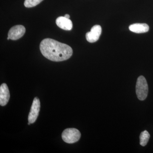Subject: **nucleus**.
<instances>
[{"instance_id": "f257e3e1", "label": "nucleus", "mask_w": 153, "mask_h": 153, "mask_svg": "<svg viewBox=\"0 0 153 153\" xmlns=\"http://www.w3.org/2000/svg\"><path fill=\"white\" fill-rule=\"evenodd\" d=\"M40 49L44 57L55 62L68 60L73 54L70 46L51 38H46L41 41Z\"/></svg>"}, {"instance_id": "f03ea898", "label": "nucleus", "mask_w": 153, "mask_h": 153, "mask_svg": "<svg viewBox=\"0 0 153 153\" xmlns=\"http://www.w3.org/2000/svg\"><path fill=\"white\" fill-rule=\"evenodd\" d=\"M149 91L147 82L144 76H140L137 79L136 92L137 98L140 100L146 98Z\"/></svg>"}, {"instance_id": "7ed1b4c3", "label": "nucleus", "mask_w": 153, "mask_h": 153, "mask_svg": "<svg viewBox=\"0 0 153 153\" xmlns=\"http://www.w3.org/2000/svg\"><path fill=\"white\" fill-rule=\"evenodd\" d=\"M81 137L80 132L77 129L69 128L65 129L62 134V139L67 143H74L78 141Z\"/></svg>"}, {"instance_id": "20e7f679", "label": "nucleus", "mask_w": 153, "mask_h": 153, "mask_svg": "<svg viewBox=\"0 0 153 153\" xmlns=\"http://www.w3.org/2000/svg\"><path fill=\"white\" fill-rule=\"evenodd\" d=\"M40 109V100L38 97H35L33 100V104L28 116V121L30 123H33L35 122L39 115Z\"/></svg>"}, {"instance_id": "39448f33", "label": "nucleus", "mask_w": 153, "mask_h": 153, "mask_svg": "<svg viewBox=\"0 0 153 153\" xmlns=\"http://www.w3.org/2000/svg\"><path fill=\"white\" fill-rule=\"evenodd\" d=\"M26 32L24 26L19 25L14 26L10 29L8 33V37L12 40H17L23 37Z\"/></svg>"}, {"instance_id": "423d86ee", "label": "nucleus", "mask_w": 153, "mask_h": 153, "mask_svg": "<svg viewBox=\"0 0 153 153\" xmlns=\"http://www.w3.org/2000/svg\"><path fill=\"white\" fill-rule=\"evenodd\" d=\"M102 33L101 26L96 25L91 28L90 32L86 34V39L90 43H94L99 39Z\"/></svg>"}, {"instance_id": "0eeeda50", "label": "nucleus", "mask_w": 153, "mask_h": 153, "mask_svg": "<svg viewBox=\"0 0 153 153\" xmlns=\"http://www.w3.org/2000/svg\"><path fill=\"white\" fill-rule=\"evenodd\" d=\"M10 98L8 87L6 83L1 84L0 87V105L4 106L7 104Z\"/></svg>"}, {"instance_id": "6e6552de", "label": "nucleus", "mask_w": 153, "mask_h": 153, "mask_svg": "<svg viewBox=\"0 0 153 153\" xmlns=\"http://www.w3.org/2000/svg\"><path fill=\"white\" fill-rule=\"evenodd\" d=\"M56 23L59 27L65 30H71L73 27L71 20L65 17L60 16L57 18Z\"/></svg>"}, {"instance_id": "1a4fd4ad", "label": "nucleus", "mask_w": 153, "mask_h": 153, "mask_svg": "<svg viewBox=\"0 0 153 153\" xmlns=\"http://www.w3.org/2000/svg\"><path fill=\"white\" fill-rule=\"evenodd\" d=\"M129 29L132 32L136 33H147L149 30L148 25L144 23H137L131 25Z\"/></svg>"}, {"instance_id": "9d476101", "label": "nucleus", "mask_w": 153, "mask_h": 153, "mask_svg": "<svg viewBox=\"0 0 153 153\" xmlns=\"http://www.w3.org/2000/svg\"><path fill=\"white\" fill-rule=\"evenodd\" d=\"M150 134L147 131L142 132L140 135V144L143 146H145L147 145L149 140Z\"/></svg>"}, {"instance_id": "9b49d317", "label": "nucleus", "mask_w": 153, "mask_h": 153, "mask_svg": "<svg viewBox=\"0 0 153 153\" xmlns=\"http://www.w3.org/2000/svg\"><path fill=\"white\" fill-rule=\"evenodd\" d=\"M43 0H25L24 5L27 8L33 7L37 6Z\"/></svg>"}, {"instance_id": "f8f14e48", "label": "nucleus", "mask_w": 153, "mask_h": 153, "mask_svg": "<svg viewBox=\"0 0 153 153\" xmlns=\"http://www.w3.org/2000/svg\"><path fill=\"white\" fill-rule=\"evenodd\" d=\"M64 17H65V18H67V19H69V18H70V16H69V15H68V14H66V15H65Z\"/></svg>"}]
</instances>
